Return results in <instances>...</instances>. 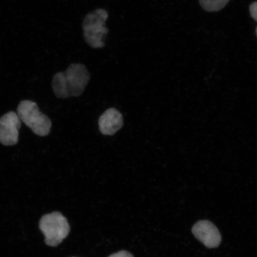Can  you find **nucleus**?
Listing matches in <instances>:
<instances>
[{"mask_svg":"<svg viewBox=\"0 0 257 257\" xmlns=\"http://www.w3.org/2000/svg\"><path fill=\"white\" fill-rule=\"evenodd\" d=\"M90 73L85 65L70 64L65 72L53 76L52 87L58 98L78 97L85 91L90 80Z\"/></svg>","mask_w":257,"mask_h":257,"instance_id":"1","label":"nucleus"},{"mask_svg":"<svg viewBox=\"0 0 257 257\" xmlns=\"http://www.w3.org/2000/svg\"><path fill=\"white\" fill-rule=\"evenodd\" d=\"M108 18V12L102 9H96L85 16L82 23L83 37L89 47L95 49L105 47L109 32L105 27Z\"/></svg>","mask_w":257,"mask_h":257,"instance_id":"2","label":"nucleus"},{"mask_svg":"<svg viewBox=\"0 0 257 257\" xmlns=\"http://www.w3.org/2000/svg\"><path fill=\"white\" fill-rule=\"evenodd\" d=\"M40 229L48 246L56 247L66 239L70 231L67 218L60 212L44 215L40 221Z\"/></svg>","mask_w":257,"mask_h":257,"instance_id":"3","label":"nucleus"},{"mask_svg":"<svg viewBox=\"0 0 257 257\" xmlns=\"http://www.w3.org/2000/svg\"><path fill=\"white\" fill-rule=\"evenodd\" d=\"M17 111L21 121L35 134L40 137H46L49 134L52 123L49 117L40 111L36 102L22 101L18 105Z\"/></svg>","mask_w":257,"mask_h":257,"instance_id":"4","label":"nucleus"},{"mask_svg":"<svg viewBox=\"0 0 257 257\" xmlns=\"http://www.w3.org/2000/svg\"><path fill=\"white\" fill-rule=\"evenodd\" d=\"M22 121L17 113L9 111L0 118V143L5 146H12L19 141V131Z\"/></svg>","mask_w":257,"mask_h":257,"instance_id":"5","label":"nucleus"},{"mask_svg":"<svg viewBox=\"0 0 257 257\" xmlns=\"http://www.w3.org/2000/svg\"><path fill=\"white\" fill-rule=\"evenodd\" d=\"M192 233L208 248H217L221 241V234L217 227L208 220H200L192 229Z\"/></svg>","mask_w":257,"mask_h":257,"instance_id":"6","label":"nucleus"},{"mask_svg":"<svg viewBox=\"0 0 257 257\" xmlns=\"http://www.w3.org/2000/svg\"><path fill=\"white\" fill-rule=\"evenodd\" d=\"M98 125L102 134L113 136L123 126V115L117 109L109 108L99 117Z\"/></svg>","mask_w":257,"mask_h":257,"instance_id":"7","label":"nucleus"},{"mask_svg":"<svg viewBox=\"0 0 257 257\" xmlns=\"http://www.w3.org/2000/svg\"><path fill=\"white\" fill-rule=\"evenodd\" d=\"M229 1L230 0H199L201 7L208 12L221 11Z\"/></svg>","mask_w":257,"mask_h":257,"instance_id":"8","label":"nucleus"},{"mask_svg":"<svg viewBox=\"0 0 257 257\" xmlns=\"http://www.w3.org/2000/svg\"><path fill=\"white\" fill-rule=\"evenodd\" d=\"M249 12L251 17L257 22V1L253 2L249 6Z\"/></svg>","mask_w":257,"mask_h":257,"instance_id":"9","label":"nucleus"},{"mask_svg":"<svg viewBox=\"0 0 257 257\" xmlns=\"http://www.w3.org/2000/svg\"><path fill=\"white\" fill-rule=\"evenodd\" d=\"M108 257H134V255L126 250H121V251L112 253Z\"/></svg>","mask_w":257,"mask_h":257,"instance_id":"10","label":"nucleus"},{"mask_svg":"<svg viewBox=\"0 0 257 257\" xmlns=\"http://www.w3.org/2000/svg\"><path fill=\"white\" fill-rule=\"evenodd\" d=\"M256 37H257V27L256 28Z\"/></svg>","mask_w":257,"mask_h":257,"instance_id":"11","label":"nucleus"}]
</instances>
